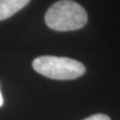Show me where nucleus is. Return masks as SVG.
Wrapping results in <instances>:
<instances>
[{
	"mask_svg": "<svg viewBox=\"0 0 120 120\" xmlns=\"http://www.w3.org/2000/svg\"><path fill=\"white\" fill-rule=\"evenodd\" d=\"M30 0H0V20H5L21 10Z\"/></svg>",
	"mask_w": 120,
	"mask_h": 120,
	"instance_id": "7ed1b4c3",
	"label": "nucleus"
},
{
	"mask_svg": "<svg viewBox=\"0 0 120 120\" xmlns=\"http://www.w3.org/2000/svg\"><path fill=\"white\" fill-rule=\"evenodd\" d=\"M3 105V96H2V93L0 91V107Z\"/></svg>",
	"mask_w": 120,
	"mask_h": 120,
	"instance_id": "39448f33",
	"label": "nucleus"
},
{
	"mask_svg": "<svg viewBox=\"0 0 120 120\" xmlns=\"http://www.w3.org/2000/svg\"><path fill=\"white\" fill-rule=\"evenodd\" d=\"M88 16L85 9L72 0H60L48 8L45 23L55 31H73L84 27Z\"/></svg>",
	"mask_w": 120,
	"mask_h": 120,
	"instance_id": "f257e3e1",
	"label": "nucleus"
},
{
	"mask_svg": "<svg viewBox=\"0 0 120 120\" xmlns=\"http://www.w3.org/2000/svg\"><path fill=\"white\" fill-rule=\"evenodd\" d=\"M83 120H110V118L105 114H94V115L89 116V117L85 118Z\"/></svg>",
	"mask_w": 120,
	"mask_h": 120,
	"instance_id": "20e7f679",
	"label": "nucleus"
},
{
	"mask_svg": "<svg viewBox=\"0 0 120 120\" xmlns=\"http://www.w3.org/2000/svg\"><path fill=\"white\" fill-rule=\"evenodd\" d=\"M32 66L39 74L56 80L76 79L86 71L85 66L77 60L49 55L35 58Z\"/></svg>",
	"mask_w": 120,
	"mask_h": 120,
	"instance_id": "f03ea898",
	"label": "nucleus"
}]
</instances>
